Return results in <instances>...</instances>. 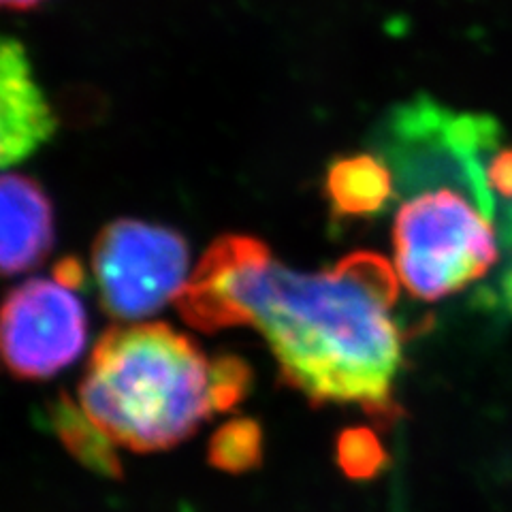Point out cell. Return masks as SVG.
I'll use <instances>...</instances> for the list:
<instances>
[{"mask_svg":"<svg viewBox=\"0 0 512 512\" xmlns=\"http://www.w3.org/2000/svg\"><path fill=\"white\" fill-rule=\"evenodd\" d=\"M397 295L395 267L376 252L297 271L261 239L224 235L203 254L175 303L188 325L207 333L254 327L284 382L312 404L393 416L404 363Z\"/></svg>","mask_w":512,"mask_h":512,"instance_id":"cell-1","label":"cell"},{"mask_svg":"<svg viewBox=\"0 0 512 512\" xmlns=\"http://www.w3.org/2000/svg\"><path fill=\"white\" fill-rule=\"evenodd\" d=\"M239 357L210 359L188 335L165 323L109 329L94 346L79 404L120 446L165 451L195 434L214 412L231 410L250 391Z\"/></svg>","mask_w":512,"mask_h":512,"instance_id":"cell-2","label":"cell"},{"mask_svg":"<svg viewBox=\"0 0 512 512\" xmlns=\"http://www.w3.org/2000/svg\"><path fill=\"white\" fill-rule=\"evenodd\" d=\"M374 148L406 197L453 188L489 218L498 216L500 203L487 184L489 160L502 148V126L493 116L455 111L421 94L391 109Z\"/></svg>","mask_w":512,"mask_h":512,"instance_id":"cell-3","label":"cell"},{"mask_svg":"<svg viewBox=\"0 0 512 512\" xmlns=\"http://www.w3.org/2000/svg\"><path fill=\"white\" fill-rule=\"evenodd\" d=\"M495 220L453 188L406 197L393 224V267L421 301L451 297L500 263Z\"/></svg>","mask_w":512,"mask_h":512,"instance_id":"cell-4","label":"cell"},{"mask_svg":"<svg viewBox=\"0 0 512 512\" xmlns=\"http://www.w3.org/2000/svg\"><path fill=\"white\" fill-rule=\"evenodd\" d=\"M92 271L105 312L139 320L180 297L190 280V252L178 231L120 218L96 237Z\"/></svg>","mask_w":512,"mask_h":512,"instance_id":"cell-5","label":"cell"},{"mask_svg":"<svg viewBox=\"0 0 512 512\" xmlns=\"http://www.w3.org/2000/svg\"><path fill=\"white\" fill-rule=\"evenodd\" d=\"M88 342V316L75 288L32 278L0 303V363L15 378L45 380L75 363Z\"/></svg>","mask_w":512,"mask_h":512,"instance_id":"cell-6","label":"cell"},{"mask_svg":"<svg viewBox=\"0 0 512 512\" xmlns=\"http://www.w3.org/2000/svg\"><path fill=\"white\" fill-rule=\"evenodd\" d=\"M56 128L58 118L37 84L24 45L0 32V169L35 154Z\"/></svg>","mask_w":512,"mask_h":512,"instance_id":"cell-7","label":"cell"},{"mask_svg":"<svg viewBox=\"0 0 512 512\" xmlns=\"http://www.w3.org/2000/svg\"><path fill=\"white\" fill-rule=\"evenodd\" d=\"M56 237L54 205L26 175H0V276L39 267Z\"/></svg>","mask_w":512,"mask_h":512,"instance_id":"cell-8","label":"cell"},{"mask_svg":"<svg viewBox=\"0 0 512 512\" xmlns=\"http://www.w3.org/2000/svg\"><path fill=\"white\" fill-rule=\"evenodd\" d=\"M327 199L342 218H374L387 210L397 184L387 160L374 154H352L333 160L325 180Z\"/></svg>","mask_w":512,"mask_h":512,"instance_id":"cell-9","label":"cell"},{"mask_svg":"<svg viewBox=\"0 0 512 512\" xmlns=\"http://www.w3.org/2000/svg\"><path fill=\"white\" fill-rule=\"evenodd\" d=\"M50 423L67 451L96 474L118 478L122 474L120 459L103 429L96 427L84 408H77L69 397H58L50 408Z\"/></svg>","mask_w":512,"mask_h":512,"instance_id":"cell-10","label":"cell"},{"mask_svg":"<svg viewBox=\"0 0 512 512\" xmlns=\"http://www.w3.org/2000/svg\"><path fill=\"white\" fill-rule=\"evenodd\" d=\"M212 466L224 472H248L261 463L263 431L252 419H235L222 425L210 442Z\"/></svg>","mask_w":512,"mask_h":512,"instance_id":"cell-11","label":"cell"},{"mask_svg":"<svg viewBox=\"0 0 512 512\" xmlns=\"http://www.w3.org/2000/svg\"><path fill=\"white\" fill-rule=\"evenodd\" d=\"M500 276H498V303L512 314V203H500Z\"/></svg>","mask_w":512,"mask_h":512,"instance_id":"cell-12","label":"cell"},{"mask_svg":"<svg viewBox=\"0 0 512 512\" xmlns=\"http://www.w3.org/2000/svg\"><path fill=\"white\" fill-rule=\"evenodd\" d=\"M487 184L498 203H512V146L500 148L491 156Z\"/></svg>","mask_w":512,"mask_h":512,"instance_id":"cell-13","label":"cell"},{"mask_svg":"<svg viewBox=\"0 0 512 512\" xmlns=\"http://www.w3.org/2000/svg\"><path fill=\"white\" fill-rule=\"evenodd\" d=\"M45 0H0V9H13V11H28L43 5Z\"/></svg>","mask_w":512,"mask_h":512,"instance_id":"cell-14","label":"cell"}]
</instances>
